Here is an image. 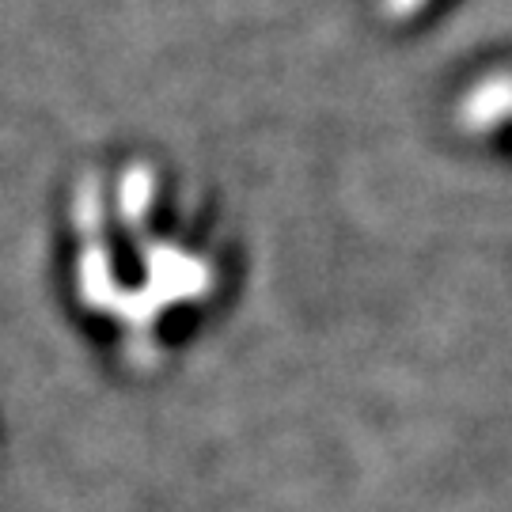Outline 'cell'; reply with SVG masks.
I'll use <instances>...</instances> for the list:
<instances>
[{
    "instance_id": "1",
    "label": "cell",
    "mask_w": 512,
    "mask_h": 512,
    "mask_svg": "<svg viewBox=\"0 0 512 512\" xmlns=\"http://www.w3.org/2000/svg\"><path fill=\"white\" fill-rule=\"evenodd\" d=\"M69 220L80 304L126 361L152 365L183 319L209 308L220 289L205 232L145 167L103 171L76 186Z\"/></svg>"
},
{
    "instance_id": "2",
    "label": "cell",
    "mask_w": 512,
    "mask_h": 512,
    "mask_svg": "<svg viewBox=\"0 0 512 512\" xmlns=\"http://www.w3.org/2000/svg\"><path fill=\"white\" fill-rule=\"evenodd\" d=\"M512 118V76H490L482 80L475 92H467L463 107H459V122L475 133L494 129L497 122Z\"/></svg>"
}]
</instances>
